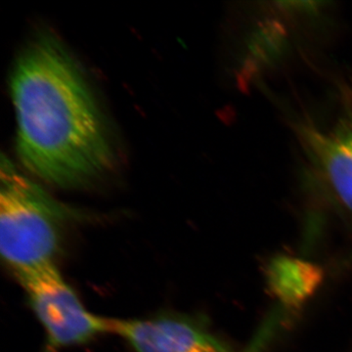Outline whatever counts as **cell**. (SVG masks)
<instances>
[{
    "instance_id": "obj_1",
    "label": "cell",
    "mask_w": 352,
    "mask_h": 352,
    "mask_svg": "<svg viewBox=\"0 0 352 352\" xmlns=\"http://www.w3.org/2000/svg\"><path fill=\"white\" fill-rule=\"evenodd\" d=\"M10 92L21 162L44 182L85 186L115 159L105 119L63 43L39 32L16 59Z\"/></svg>"
},
{
    "instance_id": "obj_2",
    "label": "cell",
    "mask_w": 352,
    "mask_h": 352,
    "mask_svg": "<svg viewBox=\"0 0 352 352\" xmlns=\"http://www.w3.org/2000/svg\"><path fill=\"white\" fill-rule=\"evenodd\" d=\"M82 217L55 200L2 156L0 252L14 275L56 264L67 229Z\"/></svg>"
},
{
    "instance_id": "obj_3",
    "label": "cell",
    "mask_w": 352,
    "mask_h": 352,
    "mask_svg": "<svg viewBox=\"0 0 352 352\" xmlns=\"http://www.w3.org/2000/svg\"><path fill=\"white\" fill-rule=\"evenodd\" d=\"M324 119L303 113L293 122L315 198L352 227V80L336 87Z\"/></svg>"
},
{
    "instance_id": "obj_4",
    "label": "cell",
    "mask_w": 352,
    "mask_h": 352,
    "mask_svg": "<svg viewBox=\"0 0 352 352\" xmlns=\"http://www.w3.org/2000/svg\"><path fill=\"white\" fill-rule=\"evenodd\" d=\"M15 276L43 326L51 349L82 346L102 335L112 333V318L89 311L56 264Z\"/></svg>"
},
{
    "instance_id": "obj_5",
    "label": "cell",
    "mask_w": 352,
    "mask_h": 352,
    "mask_svg": "<svg viewBox=\"0 0 352 352\" xmlns=\"http://www.w3.org/2000/svg\"><path fill=\"white\" fill-rule=\"evenodd\" d=\"M112 333L134 352H235L203 321L186 314L112 319Z\"/></svg>"
},
{
    "instance_id": "obj_6",
    "label": "cell",
    "mask_w": 352,
    "mask_h": 352,
    "mask_svg": "<svg viewBox=\"0 0 352 352\" xmlns=\"http://www.w3.org/2000/svg\"><path fill=\"white\" fill-rule=\"evenodd\" d=\"M323 279V268L309 259L279 254L266 266L268 289L280 305L289 310L305 305Z\"/></svg>"
}]
</instances>
